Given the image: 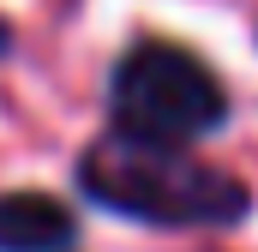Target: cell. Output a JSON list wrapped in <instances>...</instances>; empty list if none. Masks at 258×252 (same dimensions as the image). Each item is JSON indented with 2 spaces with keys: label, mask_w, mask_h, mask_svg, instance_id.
<instances>
[{
  "label": "cell",
  "mask_w": 258,
  "mask_h": 252,
  "mask_svg": "<svg viewBox=\"0 0 258 252\" xmlns=\"http://www.w3.org/2000/svg\"><path fill=\"white\" fill-rule=\"evenodd\" d=\"M78 186L90 204L132 216L144 228H234L252 210L246 180L228 168H210L174 144H138V138H96L78 156Z\"/></svg>",
  "instance_id": "1"
},
{
  "label": "cell",
  "mask_w": 258,
  "mask_h": 252,
  "mask_svg": "<svg viewBox=\"0 0 258 252\" xmlns=\"http://www.w3.org/2000/svg\"><path fill=\"white\" fill-rule=\"evenodd\" d=\"M108 120L120 138L186 150L228 120V90L180 42H132L108 72Z\"/></svg>",
  "instance_id": "2"
},
{
  "label": "cell",
  "mask_w": 258,
  "mask_h": 252,
  "mask_svg": "<svg viewBox=\"0 0 258 252\" xmlns=\"http://www.w3.org/2000/svg\"><path fill=\"white\" fill-rule=\"evenodd\" d=\"M78 222L48 192H0V252H66Z\"/></svg>",
  "instance_id": "3"
}]
</instances>
